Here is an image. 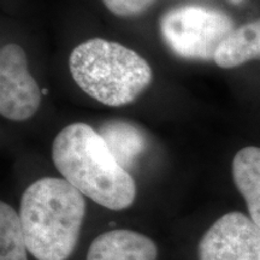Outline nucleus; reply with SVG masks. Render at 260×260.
<instances>
[{"label": "nucleus", "instance_id": "3", "mask_svg": "<svg viewBox=\"0 0 260 260\" xmlns=\"http://www.w3.org/2000/svg\"><path fill=\"white\" fill-rule=\"evenodd\" d=\"M75 82L87 95L107 106H124L152 82V68L122 44L93 38L77 45L69 58Z\"/></svg>", "mask_w": 260, "mask_h": 260}, {"label": "nucleus", "instance_id": "8", "mask_svg": "<svg viewBox=\"0 0 260 260\" xmlns=\"http://www.w3.org/2000/svg\"><path fill=\"white\" fill-rule=\"evenodd\" d=\"M260 60V18L235 28L219 45L213 61L222 69Z\"/></svg>", "mask_w": 260, "mask_h": 260}, {"label": "nucleus", "instance_id": "7", "mask_svg": "<svg viewBox=\"0 0 260 260\" xmlns=\"http://www.w3.org/2000/svg\"><path fill=\"white\" fill-rule=\"evenodd\" d=\"M158 248L148 236L128 229L100 234L93 240L87 260H157Z\"/></svg>", "mask_w": 260, "mask_h": 260}, {"label": "nucleus", "instance_id": "2", "mask_svg": "<svg viewBox=\"0 0 260 260\" xmlns=\"http://www.w3.org/2000/svg\"><path fill=\"white\" fill-rule=\"evenodd\" d=\"M86 201L64 178L44 177L24 190L22 226L28 252L38 260H67L79 241Z\"/></svg>", "mask_w": 260, "mask_h": 260}, {"label": "nucleus", "instance_id": "6", "mask_svg": "<svg viewBox=\"0 0 260 260\" xmlns=\"http://www.w3.org/2000/svg\"><path fill=\"white\" fill-rule=\"evenodd\" d=\"M199 260H260V226L241 212H229L211 225L198 246Z\"/></svg>", "mask_w": 260, "mask_h": 260}, {"label": "nucleus", "instance_id": "12", "mask_svg": "<svg viewBox=\"0 0 260 260\" xmlns=\"http://www.w3.org/2000/svg\"><path fill=\"white\" fill-rule=\"evenodd\" d=\"M155 0H103L109 11L118 17H135L144 14Z\"/></svg>", "mask_w": 260, "mask_h": 260}, {"label": "nucleus", "instance_id": "1", "mask_svg": "<svg viewBox=\"0 0 260 260\" xmlns=\"http://www.w3.org/2000/svg\"><path fill=\"white\" fill-rule=\"evenodd\" d=\"M52 160L64 180L106 209L121 211L134 203L132 175L118 164L102 135L86 123L60 130L52 145Z\"/></svg>", "mask_w": 260, "mask_h": 260}, {"label": "nucleus", "instance_id": "4", "mask_svg": "<svg viewBox=\"0 0 260 260\" xmlns=\"http://www.w3.org/2000/svg\"><path fill=\"white\" fill-rule=\"evenodd\" d=\"M234 29L233 19L223 11L200 5L170 9L159 23L169 50L188 60H213L219 45Z\"/></svg>", "mask_w": 260, "mask_h": 260}, {"label": "nucleus", "instance_id": "11", "mask_svg": "<svg viewBox=\"0 0 260 260\" xmlns=\"http://www.w3.org/2000/svg\"><path fill=\"white\" fill-rule=\"evenodd\" d=\"M0 260H28L21 217L9 204H0Z\"/></svg>", "mask_w": 260, "mask_h": 260}, {"label": "nucleus", "instance_id": "5", "mask_svg": "<svg viewBox=\"0 0 260 260\" xmlns=\"http://www.w3.org/2000/svg\"><path fill=\"white\" fill-rule=\"evenodd\" d=\"M41 90L28 68L27 54L17 44L0 51V113L6 119L23 122L37 113Z\"/></svg>", "mask_w": 260, "mask_h": 260}, {"label": "nucleus", "instance_id": "10", "mask_svg": "<svg viewBox=\"0 0 260 260\" xmlns=\"http://www.w3.org/2000/svg\"><path fill=\"white\" fill-rule=\"evenodd\" d=\"M99 134L113 157L126 171L134 167L147 147V140L138 126L124 121L104 123Z\"/></svg>", "mask_w": 260, "mask_h": 260}, {"label": "nucleus", "instance_id": "9", "mask_svg": "<svg viewBox=\"0 0 260 260\" xmlns=\"http://www.w3.org/2000/svg\"><path fill=\"white\" fill-rule=\"evenodd\" d=\"M234 183L246 201L249 217L260 226V148L245 147L233 159Z\"/></svg>", "mask_w": 260, "mask_h": 260}]
</instances>
